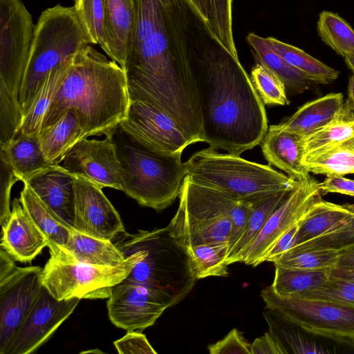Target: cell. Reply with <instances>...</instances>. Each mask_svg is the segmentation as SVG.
Returning a JSON list of instances; mask_svg holds the SVG:
<instances>
[{"instance_id":"1","label":"cell","mask_w":354,"mask_h":354,"mask_svg":"<svg viewBox=\"0 0 354 354\" xmlns=\"http://www.w3.org/2000/svg\"><path fill=\"white\" fill-rule=\"evenodd\" d=\"M136 25L127 60L131 100L168 114L187 134L202 118L192 66L216 41L187 0H134Z\"/></svg>"},{"instance_id":"2","label":"cell","mask_w":354,"mask_h":354,"mask_svg":"<svg viewBox=\"0 0 354 354\" xmlns=\"http://www.w3.org/2000/svg\"><path fill=\"white\" fill-rule=\"evenodd\" d=\"M200 104L201 142L241 155L268 129L265 104L239 57L217 43L192 66Z\"/></svg>"},{"instance_id":"3","label":"cell","mask_w":354,"mask_h":354,"mask_svg":"<svg viewBox=\"0 0 354 354\" xmlns=\"http://www.w3.org/2000/svg\"><path fill=\"white\" fill-rule=\"evenodd\" d=\"M130 102L124 69L88 45L68 59L66 75L42 128L51 124L66 110L73 109L86 138L106 135L124 120Z\"/></svg>"},{"instance_id":"4","label":"cell","mask_w":354,"mask_h":354,"mask_svg":"<svg viewBox=\"0 0 354 354\" xmlns=\"http://www.w3.org/2000/svg\"><path fill=\"white\" fill-rule=\"evenodd\" d=\"M111 133L124 171L122 192L140 205L158 212L171 205L180 195L187 175L182 153L150 150L120 125Z\"/></svg>"},{"instance_id":"5","label":"cell","mask_w":354,"mask_h":354,"mask_svg":"<svg viewBox=\"0 0 354 354\" xmlns=\"http://www.w3.org/2000/svg\"><path fill=\"white\" fill-rule=\"evenodd\" d=\"M188 179L235 200L256 201L274 193L294 189L291 177L263 165L210 147L195 152L184 163Z\"/></svg>"},{"instance_id":"6","label":"cell","mask_w":354,"mask_h":354,"mask_svg":"<svg viewBox=\"0 0 354 354\" xmlns=\"http://www.w3.org/2000/svg\"><path fill=\"white\" fill-rule=\"evenodd\" d=\"M120 248L143 251L142 257L126 279L157 292L167 308L180 303L197 281L192 272L186 249L170 234L169 228L126 232L115 243Z\"/></svg>"},{"instance_id":"7","label":"cell","mask_w":354,"mask_h":354,"mask_svg":"<svg viewBox=\"0 0 354 354\" xmlns=\"http://www.w3.org/2000/svg\"><path fill=\"white\" fill-rule=\"evenodd\" d=\"M92 44L73 6L44 10L35 25L29 61L19 95L22 120L46 75L70 56Z\"/></svg>"},{"instance_id":"8","label":"cell","mask_w":354,"mask_h":354,"mask_svg":"<svg viewBox=\"0 0 354 354\" xmlns=\"http://www.w3.org/2000/svg\"><path fill=\"white\" fill-rule=\"evenodd\" d=\"M50 258L41 272L43 286L57 300L108 299L112 287L130 274L142 257L141 250L120 248L125 261L102 266L77 261L64 247L48 245Z\"/></svg>"},{"instance_id":"9","label":"cell","mask_w":354,"mask_h":354,"mask_svg":"<svg viewBox=\"0 0 354 354\" xmlns=\"http://www.w3.org/2000/svg\"><path fill=\"white\" fill-rule=\"evenodd\" d=\"M178 210L167 225L185 248L209 243H227L232 216L241 201L198 185L185 176Z\"/></svg>"},{"instance_id":"10","label":"cell","mask_w":354,"mask_h":354,"mask_svg":"<svg viewBox=\"0 0 354 354\" xmlns=\"http://www.w3.org/2000/svg\"><path fill=\"white\" fill-rule=\"evenodd\" d=\"M35 28L21 0H0V90L18 101Z\"/></svg>"},{"instance_id":"11","label":"cell","mask_w":354,"mask_h":354,"mask_svg":"<svg viewBox=\"0 0 354 354\" xmlns=\"http://www.w3.org/2000/svg\"><path fill=\"white\" fill-rule=\"evenodd\" d=\"M41 267H19L0 250V353L6 354L43 287Z\"/></svg>"},{"instance_id":"12","label":"cell","mask_w":354,"mask_h":354,"mask_svg":"<svg viewBox=\"0 0 354 354\" xmlns=\"http://www.w3.org/2000/svg\"><path fill=\"white\" fill-rule=\"evenodd\" d=\"M266 308L274 310L304 329L334 337H354V306L333 301L282 297L271 286L261 291Z\"/></svg>"},{"instance_id":"13","label":"cell","mask_w":354,"mask_h":354,"mask_svg":"<svg viewBox=\"0 0 354 354\" xmlns=\"http://www.w3.org/2000/svg\"><path fill=\"white\" fill-rule=\"evenodd\" d=\"M105 136L102 140L82 139L65 154L59 165L102 189L111 187L122 191L124 171L111 132Z\"/></svg>"},{"instance_id":"14","label":"cell","mask_w":354,"mask_h":354,"mask_svg":"<svg viewBox=\"0 0 354 354\" xmlns=\"http://www.w3.org/2000/svg\"><path fill=\"white\" fill-rule=\"evenodd\" d=\"M120 126L145 147L162 153H182L194 143L171 116L143 101L131 100Z\"/></svg>"},{"instance_id":"15","label":"cell","mask_w":354,"mask_h":354,"mask_svg":"<svg viewBox=\"0 0 354 354\" xmlns=\"http://www.w3.org/2000/svg\"><path fill=\"white\" fill-rule=\"evenodd\" d=\"M167 308L157 292L126 279L112 287L107 301L110 321L127 331L151 326Z\"/></svg>"},{"instance_id":"16","label":"cell","mask_w":354,"mask_h":354,"mask_svg":"<svg viewBox=\"0 0 354 354\" xmlns=\"http://www.w3.org/2000/svg\"><path fill=\"white\" fill-rule=\"evenodd\" d=\"M322 195L319 183L311 176L299 180L286 199L271 214L250 248L244 263L254 267L262 263L269 248L300 221Z\"/></svg>"},{"instance_id":"17","label":"cell","mask_w":354,"mask_h":354,"mask_svg":"<svg viewBox=\"0 0 354 354\" xmlns=\"http://www.w3.org/2000/svg\"><path fill=\"white\" fill-rule=\"evenodd\" d=\"M80 299L57 300L43 286L30 313L10 344L6 354L35 352L73 313Z\"/></svg>"},{"instance_id":"18","label":"cell","mask_w":354,"mask_h":354,"mask_svg":"<svg viewBox=\"0 0 354 354\" xmlns=\"http://www.w3.org/2000/svg\"><path fill=\"white\" fill-rule=\"evenodd\" d=\"M74 181L75 213L73 228L106 240H112L118 234L125 233L118 212L104 195L102 188L76 175H74Z\"/></svg>"},{"instance_id":"19","label":"cell","mask_w":354,"mask_h":354,"mask_svg":"<svg viewBox=\"0 0 354 354\" xmlns=\"http://www.w3.org/2000/svg\"><path fill=\"white\" fill-rule=\"evenodd\" d=\"M264 318L268 333L280 347L282 354L337 353L335 345L354 352V337H334L304 329L274 310L266 308Z\"/></svg>"},{"instance_id":"20","label":"cell","mask_w":354,"mask_h":354,"mask_svg":"<svg viewBox=\"0 0 354 354\" xmlns=\"http://www.w3.org/2000/svg\"><path fill=\"white\" fill-rule=\"evenodd\" d=\"M48 240L21 205L15 198L8 221L1 225V248L15 261L30 263L46 247Z\"/></svg>"},{"instance_id":"21","label":"cell","mask_w":354,"mask_h":354,"mask_svg":"<svg viewBox=\"0 0 354 354\" xmlns=\"http://www.w3.org/2000/svg\"><path fill=\"white\" fill-rule=\"evenodd\" d=\"M27 183L39 198L73 227L75 213L74 175L59 165H50L35 172Z\"/></svg>"},{"instance_id":"22","label":"cell","mask_w":354,"mask_h":354,"mask_svg":"<svg viewBox=\"0 0 354 354\" xmlns=\"http://www.w3.org/2000/svg\"><path fill=\"white\" fill-rule=\"evenodd\" d=\"M102 49L124 70L136 25L134 0H104Z\"/></svg>"},{"instance_id":"23","label":"cell","mask_w":354,"mask_h":354,"mask_svg":"<svg viewBox=\"0 0 354 354\" xmlns=\"http://www.w3.org/2000/svg\"><path fill=\"white\" fill-rule=\"evenodd\" d=\"M301 136L270 125L260 143L261 151L270 165H274L296 180L309 176L303 164L305 156Z\"/></svg>"},{"instance_id":"24","label":"cell","mask_w":354,"mask_h":354,"mask_svg":"<svg viewBox=\"0 0 354 354\" xmlns=\"http://www.w3.org/2000/svg\"><path fill=\"white\" fill-rule=\"evenodd\" d=\"M344 106L342 93H329L308 102L277 125L283 130L305 137L333 122L342 112Z\"/></svg>"},{"instance_id":"25","label":"cell","mask_w":354,"mask_h":354,"mask_svg":"<svg viewBox=\"0 0 354 354\" xmlns=\"http://www.w3.org/2000/svg\"><path fill=\"white\" fill-rule=\"evenodd\" d=\"M85 138L80 118L73 109L64 111L51 124L43 127L38 135L41 149L52 165H59L65 154Z\"/></svg>"},{"instance_id":"26","label":"cell","mask_w":354,"mask_h":354,"mask_svg":"<svg viewBox=\"0 0 354 354\" xmlns=\"http://www.w3.org/2000/svg\"><path fill=\"white\" fill-rule=\"evenodd\" d=\"M353 213V205H337L319 198L301 219L294 247L331 230Z\"/></svg>"},{"instance_id":"27","label":"cell","mask_w":354,"mask_h":354,"mask_svg":"<svg viewBox=\"0 0 354 354\" xmlns=\"http://www.w3.org/2000/svg\"><path fill=\"white\" fill-rule=\"evenodd\" d=\"M0 147L1 160L8 165L22 182L39 170L52 165L41 149L38 136H17Z\"/></svg>"},{"instance_id":"28","label":"cell","mask_w":354,"mask_h":354,"mask_svg":"<svg viewBox=\"0 0 354 354\" xmlns=\"http://www.w3.org/2000/svg\"><path fill=\"white\" fill-rule=\"evenodd\" d=\"M64 248L77 261L95 266H116L126 259L111 240L94 237L73 227Z\"/></svg>"},{"instance_id":"29","label":"cell","mask_w":354,"mask_h":354,"mask_svg":"<svg viewBox=\"0 0 354 354\" xmlns=\"http://www.w3.org/2000/svg\"><path fill=\"white\" fill-rule=\"evenodd\" d=\"M292 189L283 190L253 201L252 209L245 230L227 255L225 264L244 262L252 244L263 229L271 214L286 199Z\"/></svg>"},{"instance_id":"30","label":"cell","mask_w":354,"mask_h":354,"mask_svg":"<svg viewBox=\"0 0 354 354\" xmlns=\"http://www.w3.org/2000/svg\"><path fill=\"white\" fill-rule=\"evenodd\" d=\"M303 164L316 174H354V136L306 154Z\"/></svg>"},{"instance_id":"31","label":"cell","mask_w":354,"mask_h":354,"mask_svg":"<svg viewBox=\"0 0 354 354\" xmlns=\"http://www.w3.org/2000/svg\"><path fill=\"white\" fill-rule=\"evenodd\" d=\"M246 39L258 62L276 73L290 93H303L314 83L308 75L290 65L277 54L269 46L266 38L251 32L248 35Z\"/></svg>"},{"instance_id":"32","label":"cell","mask_w":354,"mask_h":354,"mask_svg":"<svg viewBox=\"0 0 354 354\" xmlns=\"http://www.w3.org/2000/svg\"><path fill=\"white\" fill-rule=\"evenodd\" d=\"M19 201L34 222L45 234L48 240V244L64 247L68 241L72 227L47 206L27 183H24Z\"/></svg>"},{"instance_id":"33","label":"cell","mask_w":354,"mask_h":354,"mask_svg":"<svg viewBox=\"0 0 354 354\" xmlns=\"http://www.w3.org/2000/svg\"><path fill=\"white\" fill-rule=\"evenodd\" d=\"M68 59L50 72L44 80L28 111L22 120L16 137L39 135L45 116L66 75Z\"/></svg>"},{"instance_id":"34","label":"cell","mask_w":354,"mask_h":354,"mask_svg":"<svg viewBox=\"0 0 354 354\" xmlns=\"http://www.w3.org/2000/svg\"><path fill=\"white\" fill-rule=\"evenodd\" d=\"M275 272L270 285L282 297H297L322 288L328 280V270H307L274 265Z\"/></svg>"},{"instance_id":"35","label":"cell","mask_w":354,"mask_h":354,"mask_svg":"<svg viewBox=\"0 0 354 354\" xmlns=\"http://www.w3.org/2000/svg\"><path fill=\"white\" fill-rule=\"evenodd\" d=\"M266 40L277 54L290 65L308 75L315 84H328L338 77V71L326 65L303 50L274 37H267Z\"/></svg>"},{"instance_id":"36","label":"cell","mask_w":354,"mask_h":354,"mask_svg":"<svg viewBox=\"0 0 354 354\" xmlns=\"http://www.w3.org/2000/svg\"><path fill=\"white\" fill-rule=\"evenodd\" d=\"M190 268L196 280L208 277L228 275L225 259L229 254L227 243H209L185 248Z\"/></svg>"},{"instance_id":"37","label":"cell","mask_w":354,"mask_h":354,"mask_svg":"<svg viewBox=\"0 0 354 354\" xmlns=\"http://www.w3.org/2000/svg\"><path fill=\"white\" fill-rule=\"evenodd\" d=\"M317 27L322 40L337 54L344 57L354 53V30L338 14L322 11Z\"/></svg>"},{"instance_id":"38","label":"cell","mask_w":354,"mask_h":354,"mask_svg":"<svg viewBox=\"0 0 354 354\" xmlns=\"http://www.w3.org/2000/svg\"><path fill=\"white\" fill-rule=\"evenodd\" d=\"M354 136V113L346 103L330 124L302 138L305 155Z\"/></svg>"},{"instance_id":"39","label":"cell","mask_w":354,"mask_h":354,"mask_svg":"<svg viewBox=\"0 0 354 354\" xmlns=\"http://www.w3.org/2000/svg\"><path fill=\"white\" fill-rule=\"evenodd\" d=\"M339 257L338 250L332 248L290 250L274 264L288 268L329 270L338 265Z\"/></svg>"},{"instance_id":"40","label":"cell","mask_w":354,"mask_h":354,"mask_svg":"<svg viewBox=\"0 0 354 354\" xmlns=\"http://www.w3.org/2000/svg\"><path fill=\"white\" fill-rule=\"evenodd\" d=\"M250 77L265 105L289 104L284 83L267 66L257 62L252 67Z\"/></svg>"},{"instance_id":"41","label":"cell","mask_w":354,"mask_h":354,"mask_svg":"<svg viewBox=\"0 0 354 354\" xmlns=\"http://www.w3.org/2000/svg\"><path fill=\"white\" fill-rule=\"evenodd\" d=\"M233 0H209L211 11L210 31L232 55L239 57L232 31Z\"/></svg>"},{"instance_id":"42","label":"cell","mask_w":354,"mask_h":354,"mask_svg":"<svg viewBox=\"0 0 354 354\" xmlns=\"http://www.w3.org/2000/svg\"><path fill=\"white\" fill-rule=\"evenodd\" d=\"M75 10L92 44L104 46V0H74Z\"/></svg>"},{"instance_id":"43","label":"cell","mask_w":354,"mask_h":354,"mask_svg":"<svg viewBox=\"0 0 354 354\" xmlns=\"http://www.w3.org/2000/svg\"><path fill=\"white\" fill-rule=\"evenodd\" d=\"M351 244H354V213L341 225L317 238L301 243L290 250L315 248L339 250Z\"/></svg>"},{"instance_id":"44","label":"cell","mask_w":354,"mask_h":354,"mask_svg":"<svg viewBox=\"0 0 354 354\" xmlns=\"http://www.w3.org/2000/svg\"><path fill=\"white\" fill-rule=\"evenodd\" d=\"M297 297L333 301L354 306V282L329 279L322 288Z\"/></svg>"},{"instance_id":"45","label":"cell","mask_w":354,"mask_h":354,"mask_svg":"<svg viewBox=\"0 0 354 354\" xmlns=\"http://www.w3.org/2000/svg\"><path fill=\"white\" fill-rule=\"evenodd\" d=\"M250 345L236 328L222 339L208 346L211 354H251Z\"/></svg>"},{"instance_id":"46","label":"cell","mask_w":354,"mask_h":354,"mask_svg":"<svg viewBox=\"0 0 354 354\" xmlns=\"http://www.w3.org/2000/svg\"><path fill=\"white\" fill-rule=\"evenodd\" d=\"M113 344L120 354L157 353L146 336L135 330H128L124 337L115 341Z\"/></svg>"},{"instance_id":"47","label":"cell","mask_w":354,"mask_h":354,"mask_svg":"<svg viewBox=\"0 0 354 354\" xmlns=\"http://www.w3.org/2000/svg\"><path fill=\"white\" fill-rule=\"evenodd\" d=\"M19 180L11 168L1 160V201L0 223L3 225L8 219L10 208V192L15 182Z\"/></svg>"},{"instance_id":"48","label":"cell","mask_w":354,"mask_h":354,"mask_svg":"<svg viewBox=\"0 0 354 354\" xmlns=\"http://www.w3.org/2000/svg\"><path fill=\"white\" fill-rule=\"evenodd\" d=\"M300 221L293 225L275 241L265 254L262 263L264 261L274 263L294 247Z\"/></svg>"},{"instance_id":"49","label":"cell","mask_w":354,"mask_h":354,"mask_svg":"<svg viewBox=\"0 0 354 354\" xmlns=\"http://www.w3.org/2000/svg\"><path fill=\"white\" fill-rule=\"evenodd\" d=\"M320 194L339 193L354 196V180L336 174H327L322 183H319Z\"/></svg>"},{"instance_id":"50","label":"cell","mask_w":354,"mask_h":354,"mask_svg":"<svg viewBox=\"0 0 354 354\" xmlns=\"http://www.w3.org/2000/svg\"><path fill=\"white\" fill-rule=\"evenodd\" d=\"M251 354H282L274 339L268 332L257 338L250 345Z\"/></svg>"},{"instance_id":"51","label":"cell","mask_w":354,"mask_h":354,"mask_svg":"<svg viewBox=\"0 0 354 354\" xmlns=\"http://www.w3.org/2000/svg\"><path fill=\"white\" fill-rule=\"evenodd\" d=\"M329 279L354 282V266H337L328 270Z\"/></svg>"},{"instance_id":"52","label":"cell","mask_w":354,"mask_h":354,"mask_svg":"<svg viewBox=\"0 0 354 354\" xmlns=\"http://www.w3.org/2000/svg\"><path fill=\"white\" fill-rule=\"evenodd\" d=\"M196 12L205 21V24L210 28L211 26V11L209 0H187Z\"/></svg>"},{"instance_id":"53","label":"cell","mask_w":354,"mask_h":354,"mask_svg":"<svg viewBox=\"0 0 354 354\" xmlns=\"http://www.w3.org/2000/svg\"><path fill=\"white\" fill-rule=\"evenodd\" d=\"M339 257L337 266H354V244L344 246L338 250Z\"/></svg>"},{"instance_id":"54","label":"cell","mask_w":354,"mask_h":354,"mask_svg":"<svg viewBox=\"0 0 354 354\" xmlns=\"http://www.w3.org/2000/svg\"><path fill=\"white\" fill-rule=\"evenodd\" d=\"M348 106L354 113V73L349 78L348 85V99L346 102Z\"/></svg>"},{"instance_id":"55","label":"cell","mask_w":354,"mask_h":354,"mask_svg":"<svg viewBox=\"0 0 354 354\" xmlns=\"http://www.w3.org/2000/svg\"><path fill=\"white\" fill-rule=\"evenodd\" d=\"M344 57L347 66L354 73V53L348 54Z\"/></svg>"}]
</instances>
